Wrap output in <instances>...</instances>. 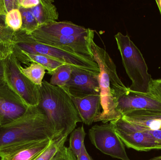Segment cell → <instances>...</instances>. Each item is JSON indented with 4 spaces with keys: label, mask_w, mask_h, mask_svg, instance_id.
I'll return each instance as SVG.
<instances>
[{
    "label": "cell",
    "mask_w": 161,
    "mask_h": 160,
    "mask_svg": "<svg viewBox=\"0 0 161 160\" xmlns=\"http://www.w3.org/2000/svg\"><path fill=\"white\" fill-rule=\"evenodd\" d=\"M5 65V75L7 76L14 93L18 95L28 107L38 106L39 86L31 82L21 72L13 58H9Z\"/></svg>",
    "instance_id": "obj_10"
},
{
    "label": "cell",
    "mask_w": 161,
    "mask_h": 160,
    "mask_svg": "<svg viewBox=\"0 0 161 160\" xmlns=\"http://www.w3.org/2000/svg\"><path fill=\"white\" fill-rule=\"evenodd\" d=\"M149 160H161V157H158L153 158Z\"/></svg>",
    "instance_id": "obj_34"
},
{
    "label": "cell",
    "mask_w": 161,
    "mask_h": 160,
    "mask_svg": "<svg viewBox=\"0 0 161 160\" xmlns=\"http://www.w3.org/2000/svg\"><path fill=\"white\" fill-rule=\"evenodd\" d=\"M1 35H0V41H1Z\"/></svg>",
    "instance_id": "obj_37"
},
{
    "label": "cell",
    "mask_w": 161,
    "mask_h": 160,
    "mask_svg": "<svg viewBox=\"0 0 161 160\" xmlns=\"http://www.w3.org/2000/svg\"><path fill=\"white\" fill-rule=\"evenodd\" d=\"M21 72L31 82L37 86L41 85L45 74V69L42 65L32 62L31 65L25 68H20Z\"/></svg>",
    "instance_id": "obj_19"
},
{
    "label": "cell",
    "mask_w": 161,
    "mask_h": 160,
    "mask_svg": "<svg viewBox=\"0 0 161 160\" xmlns=\"http://www.w3.org/2000/svg\"><path fill=\"white\" fill-rule=\"evenodd\" d=\"M52 160H76V157L69 147L62 146Z\"/></svg>",
    "instance_id": "obj_25"
},
{
    "label": "cell",
    "mask_w": 161,
    "mask_h": 160,
    "mask_svg": "<svg viewBox=\"0 0 161 160\" xmlns=\"http://www.w3.org/2000/svg\"><path fill=\"white\" fill-rule=\"evenodd\" d=\"M148 131L151 135L156 139L157 142L158 143L159 146L158 147V150H161V131Z\"/></svg>",
    "instance_id": "obj_30"
},
{
    "label": "cell",
    "mask_w": 161,
    "mask_h": 160,
    "mask_svg": "<svg viewBox=\"0 0 161 160\" xmlns=\"http://www.w3.org/2000/svg\"><path fill=\"white\" fill-rule=\"evenodd\" d=\"M28 107L15 93H0L1 126L7 125L22 116Z\"/></svg>",
    "instance_id": "obj_13"
},
{
    "label": "cell",
    "mask_w": 161,
    "mask_h": 160,
    "mask_svg": "<svg viewBox=\"0 0 161 160\" xmlns=\"http://www.w3.org/2000/svg\"><path fill=\"white\" fill-rule=\"evenodd\" d=\"M28 35L39 43L94 61L92 50L94 31L92 29L87 34L80 36L53 35L36 31Z\"/></svg>",
    "instance_id": "obj_7"
},
{
    "label": "cell",
    "mask_w": 161,
    "mask_h": 160,
    "mask_svg": "<svg viewBox=\"0 0 161 160\" xmlns=\"http://www.w3.org/2000/svg\"><path fill=\"white\" fill-rule=\"evenodd\" d=\"M25 35L26 36L23 40L17 43V46L21 51L42 54L86 73L95 75L99 74V67L95 61L78 54L39 43L28 35Z\"/></svg>",
    "instance_id": "obj_5"
},
{
    "label": "cell",
    "mask_w": 161,
    "mask_h": 160,
    "mask_svg": "<svg viewBox=\"0 0 161 160\" xmlns=\"http://www.w3.org/2000/svg\"></svg>",
    "instance_id": "obj_38"
},
{
    "label": "cell",
    "mask_w": 161,
    "mask_h": 160,
    "mask_svg": "<svg viewBox=\"0 0 161 160\" xmlns=\"http://www.w3.org/2000/svg\"><path fill=\"white\" fill-rule=\"evenodd\" d=\"M22 18V26L21 28L26 34L29 35L38 28L39 25L33 16L30 9L19 8Z\"/></svg>",
    "instance_id": "obj_23"
},
{
    "label": "cell",
    "mask_w": 161,
    "mask_h": 160,
    "mask_svg": "<svg viewBox=\"0 0 161 160\" xmlns=\"http://www.w3.org/2000/svg\"><path fill=\"white\" fill-rule=\"evenodd\" d=\"M85 133L83 126L75 129L71 133L69 140V148L75 157L79 156L82 146L84 144Z\"/></svg>",
    "instance_id": "obj_22"
},
{
    "label": "cell",
    "mask_w": 161,
    "mask_h": 160,
    "mask_svg": "<svg viewBox=\"0 0 161 160\" xmlns=\"http://www.w3.org/2000/svg\"><path fill=\"white\" fill-rule=\"evenodd\" d=\"M3 5L4 7V9L6 12H8L13 9H15L16 8L18 7L19 8V6L18 4V1L14 0H4L3 1Z\"/></svg>",
    "instance_id": "obj_28"
},
{
    "label": "cell",
    "mask_w": 161,
    "mask_h": 160,
    "mask_svg": "<svg viewBox=\"0 0 161 160\" xmlns=\"http://www.w3.org/2000/svg\"><path fill=\"white\" fill-rule=\"evenodd\" d=\"M122 118L147 130L161 131L160 111H134L125 114Z\"/></svg>",
    "instance_id": "obj_15"
},
{
    "label": "cell",
    "mask_w": 161,
    "mask_h": 160,
    "mask_svg": "<svg viewBox=\"0 0 161 160\" xmlns=\"http://www.w3.org/2000/svg\"><path fill=\"white\" fill-rule=\"evenodd\" d=\"M56 132L44 112L39 107H29L19 118L0 126V149L18 144L53 139Z\"/></svg>",
    "instance_id": "obj_1"
},
{
    "label": "cell",
    "mask_w": 161,
    "mask_h": 160,
    "mask_svg": "<svg viewBox=\"0 0 161 160\" xmlns=\"http://www.w3.org/2000/svg\"><path fill=\"white\" fill-rule=\"evenodd\" d=\"M118 51L126 72L131 81L130 91L148 93L153 80L148 73V67L138 47L127 34L118 32L114 35Z\"/></svg>",
    "instance_id": "obj_4"
},
{
    "label": "cell",
    "mask_w": 161,
    "mask_h": 160,
    "mask_svg": "<svg viewBox=\"0 0 161 160\" xmlns=\"http://www.w3.org/2000/svg\"><path fill=\"white\" fill-rule=\"evenodd\" d=\"M54 1L40 0L39 4L30 8L31 12L39 26L57 21L59 14Z\"/></svg>",
    "instance_id": "obj_17"
},
{
    "label": "cell",
    "mask_w": 161,
    "mask_h": 160,
    "mask_svg": "<svg viewBox=\"0 0 161 160\" xmlns=\"http://www.w3.org/2000/svg\"></svg>",
    "instance_id": "obj_39"
},
{
    "label": "cell",
    "mask_w": 161,
    "mask_h": 160,
    "mask_svg": "<svg viewBox=\"0 0 161 160\" xmlns=\"http://www.w3.org/2000/svg\"><path fill=\"white\" fill-rule=\"evenodd\" d=\"M156 3H157V5H158V7L159 9L161 15V0L159 1H156Z\"/></svg>",
    "instance_id": "obj_32"
},
{
    "label": "cell",
    "mask_w": 161,
    "mask_h": 160,
    "mask_svg": "<svg viewBox=\"0 0 161 160\" xmlns=\"http://www.w3.org/2000/svg\"><path fill=\"white\" fill-rule=\"evenodd\" d=\"M5 76V65L0 58V79Z\"/></svg>",
    "instance_id": "obj_31"
},
{
    "label": "cell",
    "mask_w": 161,
    "mask_h": 160,
    "mask_svg": "<svg viewBox=\"0 0 161 160\" xmlns=\"http://www.w3.org/2000/svg\"><path fill=\"white\" fill-rule=\"evenodd\" d=\"M23 54L24 59L26 62H35L42 65L48 71L49 74L52 75L59 67L65 65L48 56L40 54L28 53L21 51Z\"/></svg>",
    "instance_id": "obj_18"
},
{
    "label": "cell",
    "mask_w": 161,
    "mask_h": 160,
    "mask_svg": "<svg viewBox=\"0 0 161 160\" xmlns=\"http://www.w3.org/2000/svg\"><path fill=\"white\" fill-rule=\"evenodd\" d=\"M70 97L82 122L88 126L92 125L101 113L100 95L88 96L81 98Z\"/></svg>",
    "instance_id": "obj_14"
},
{
    "label": "cell",
    "mask_w": 161,
    "mask_h": 160,
    "mask_svg": "<svg viewBox=\"0 0 161 160\" xmlns=\"http://www.w3.org/2000/svg\"><path fill=\"white\" fill-rule=\"evenodd\" d=\"M148 93L161 101V79L152 80L149 85Z\"/></svg>",
    "instance_id": "obj_26"
},
{
    "label": "cell",
    "mask_w": 161,
    "mask_h": 160,
    "mask_svg": "<svg viewBox=\"0 0 161 160\" xmlns=\"http://www.w3.org/2000/svg\"><path fill=\"white\" fill-rule=\"evenodd\" d=\"M53 139L18 144L1 148V160H34L49 146Z\"/></svg>",
    "instance_id": "obj_12"
},
{
    "label": "cell",
    "mask_w": 161,
    "mask_h": 160,
    "mask_svg": "<svg viewBox=\"0 0 161 160\" xmlns=\"http://www.w3.org/2000/svg\"><path fill=\"white\" fill-rule=\"evenodd\" d=\"M89 136L92 143L103 154L119 159L130 160L125 144L110 122L95 125L89 130Z\"/></svg>",
    "instance_id": "obj_9"
},
{
    "label": "cell",
    "mask_w": 161,
    "mask_h": 160,
    "mask_svg": "<svg viewBox=\"0 0 161 160\" xmlns=\"http://www.w3.org/2000/svg\"><path fill=\"white\" fill-rule=\"evenodd\" d=\"M110 122L113 125L117 135L127 147L139 151L158 150V143L149 131L128 122L122 117Z\"/></svg>",
    "instance_id": "obj_8"
},
{
    "label": "cell",
    "mask_w": 161,
    "mask_h": 160,
    "mask_svg": "<svg viewBox=\"0 0 161 160\" xmlns=\"http://www.w3.org/2000/svg\"><path fill=\"white\" fill-rule=\"evenodd\" d=\"M1 126V117H0V126Z\"/></svg>",
    "instance_id": "obj_36"
},
{
    "label": "cell",
    "mask_w": 161,
    "mask_h": 160,
    "mask_svg": "<svg viewBox=\"0 0 161 160\" xmlns=\"http://www.w3.org/2000/svg\"><path fill=\"white\" fill-rule=\"evenodd\" d=\"M91 30L71 22L64 21L53 22L40 25L35 31L53 35L80 36L87 34Z\"/></svg>",
    "instance_id": "obj_16"
},
{
    "label": "cell",
    "mask_w": 161,
    "mask_h": 160,
    "mask_svg": "<svg viewBox=\"0 0 161 160\" xmlns=\"http://www.w3.org/2000/svg\"><path fill=\"white\" fill-rule=\"evenodd\" d=\"M39 89V107L44 112L56 132L69 136L82 122L70 96L62 87L43 80Z\"/></svg>",
    "instance_id": "obj_2"
},
{
    "label": "cell",
    "mask_w": 161,
    "mask_h": 160,
    "mask_svg": "<svg viewBox=\"0 0 161 160\" xmlns=\"http://www.w3.org/2000/svg\"><path fill=\"white\" fill-rule=\"evenodd\" d=\"M5 22L7 25L14 31L21 28L22 18L19 8H15L8 12L5 15Z\"/></svg>",
    "instance_id": "obj_24"
},
{
    "label": "cell",
    "mask_w": 161,
    "mask_h": 160,
    "mask_svg": "<svg viewBox=\"0 0 161 160\" xmlns=\"http://www.w3.org/2000/svg\"><path fill=\"white\" fill-rule=\"evenodd\" d=\"M73 68L69 65L59 67L52 75L49 83L53 86L63 87L69 80Z\"/></svg>",
    "instance_id": "obj_20"
},
{
    "label": "cell",
    "mask_w": 161,
    "mask_h": 160,
    "mask_svg": "<svg viewBox=\"0 0 161 160\" xmlns=\"http://www.w3.org/2000/svg\"><path fill=\"white\" fill-rule=\"evenodd\" d=\"M139 111L161 112V101L149 93L132 92L129 89L116 99L114 105L107 113L98 115L94 122L108 123L121 118L127 113Z\"/></svg>",
    "instance_id": "obj_6"
},
{
    "label": "cell",
    "mask_w": 161,
    "mask_h": 160,
    "mask_svg": "<svg viewBox=\"0 0 161 160\" xmlns=\"http://www.w3.org/2000/svg\"><path fill=\"white\" fill-rule=\"evenodd\" d=\"M76 160H92L85 148V145H83L80 154L76 157Z\"/></svg>",
    "instance_id": "obj_29"
},
{
    "label": "cell",
    "mask_w": 161,
    "mask_h": 160,
    "mask_svg": "<svg viewBox=\"0 0 161 160\" xmlns=\"http://www.w3.org/2000/svg\"><path fill=\"white\" fill-rule=\"evenodd\" d=\"M3 27L0 23V34H3Z\"/></svg>",
    "instance_id": "obj_33"
},
{
    "label": "cell",
    "mask_w": 161,
    "mask_h": 160,
    "mask_svg": "<svg viewBox=\"0 0 161 160\" xmlns=\"http://www.w3.org/2000/svg\"><path fill=\"white\" fill-rule=\"evenodd\" d=\"M3 52L1 51V50L0 49V58H1V56H3Z\"/></svg>",
    "instance_id": "obj_35"
},
{
    "label": "cell",
    "mask_w": 161,
    "mask_h": 160,
    "mask_svg": "<svg viewBox=\"0 0 161 160\" xmlns=\"http://www.w3.org/2000/svg\"><path fill=\"white\" fill-rule=\"evenodd\" d=\"M92 50L94 61L99 69L98 80L102 111L99 115H102L112 108L119 96L129 91V87L119 78L116 65L106 49L98 46L93 40Z\"/></svg>",
    "instance_id": "obj_3"
},
{
    "label": "cell",
    "mask_w": 161,
    "mask_h": 160,
    "mask_svg": "<svg viewBox=\"0 0 161 160\" xmlns=\"http://www.w3.org/2000/svg\"><path fill=\"white\" fill-rule=\"evenodd\" d=\"M68 136L61 134L55 137L49 146L34 160H52L58 151L63 146L68 139Z\"/></svg>",
    "instance_id": "obj_21"
},
{
    "label": "cell",
    "mask_w": 161,
    "mask_h": 160,
    "mask_svg": "<svg viewBox=\"0 0 161 160\" xmlns=\"http://www.w3.org/2000/svg\"><path fill=\"white\" fill-rule=\"evenodd\" d=\"M62 88L70 96L79 98L100 94L98 75L76 69L73 68L69 80Z\"/></svg>",
    "instance_id": "obj_11"
},
{
    "label": "cell",
    "mask_w": 161,
    "mask_h": 160,
    "mask_svg": "<svg viewBox=\"0 0 161 160\" xmlns=\"http://www.w3.org/2000/svg\"><path fill=\"white\" fill-rule=\"evenodd\" d=\"M18 3L19 7L30 9L39 4L40 0H19Z\"/></svg>",
    "instance_id": "obj_27"
}]
</instances>
